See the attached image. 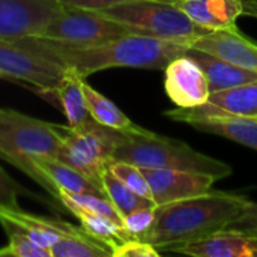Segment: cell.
I'll return each mask as SVG.
<instances>
[{
    "label": "cell",
    "mask_w": 257,
    "mask_h": 257,
    "mask_svg": "<svg viewBox=\"0 0 257 257\" xmlns=\"http://www.w3.org/2000/svg\"><path fill=\"white\" fill-rule=\"evenodd\" d=\"M38 51L59 65L86 77L111 68L166 69L176 57L187 54L190 45L152 36L130 33L93 45H65L42 38H27Z\"/></svg>",
    "instance_id": "cell-1"
},
{
    "label": "cell",
    "mask_w": 257,
    "mask_h": 257,
    "mask_svg": "<svg viewBox=\"0 0 257 257\" xmlns=\"http://www.w3.org/2000/svg\"><path fill=\"white\" fill-rule=\"evenodd\" d=\"M248 199L233 193L209 191L155 206V223L145 242L160 251L227 229L245 209Z\"/></svg>",
    "instance_id": "cell-2"
},
{
    "label": "cell",
    "mask_w": 257,
    "mask_h": 257,
    "mask_svg": "<svg viewBox=\"0 0 257 257\" xmlns=\"http://www.w3.org/2000/svg\"><path fill=\"white\" fill-rule=\"evenodd\" d=\"M113 161L131 163L140 169H170L206 173L217 181L232 175V167L208 157L185 142L160 136L137 126L131 131H117Z\"/></svg>",
    "instance_id": "cell-3"
},
{
    "label": "cell",
    "mask_w": 257,
    "mask_h": 257,
    "mask_svg": "<svg viewBox=\"0 0 257 257\" xmlns=\"http://www.w3.org/2000/svg\"><path fill=\"white\" fill-rule=\"evenodd\" d=\"M62 136L57 123H48L15 110L0 108V158L15 166L38 184L35 161L57 158Z\"/></svg>",
    "instance_id": "cell-4"
},
{
    "label": "cell",
    "mask_w": 257,
    "mask_h": 257,
    "mask_svg": "<svg viewBox=\"0 0 257 257\" xmlns=\"http://www.w3.org/2000/svg\"><path fill=\"white\" fill-rule=\"evenodd\" d=\"M98 12L123 24L131 33L166 41L190 44L209 32L194 24L170 0H125Z\"/></svg>",
    "instance_id": "cell-5"
},
{
    "label": "cell",
    "mask_w": 257,
    "mask_h": 257,
    "mask_svg": "<svg viewBox=\"0 0 257 257\" xmlns=\"http://www.w3.org/2000/svg\"><path fill=\"white\" fill-rule=\"evenodd\" d=\"M62 136V149L57 160L81 172L101 185L102 173L113 161L117 131L98 123L95 119L81 126L57 125Z\"/></svg>",
    "instance_id": "cell-6"
},
{
    "label": "cell",
    "mask_w": 257,
    "mask_h": 257,
    "mask_svg": "<svg viewBox=\"0 0 257 257\" xmlns=\"http://www.w3.org/2000/svg\"><path fill=\"white\" fill-rule=\"evenodd\" d=\"M63 74L65 66L44 56L26 39H0V78L26 83L38 92L56 96Z\"/></svg>",
    "instance_id": "cell-7"
},
{
    "label": "cell",
    "mask_w": 257,
    "mask_h": 257,
    "mask_svg": "<svg viewBox=\"0 0 257 257\" xmlns=\"http://www.w3.org/2000/svg\"><path fill=\"white\" fill-rule=\"evenodd\" d=\"M130 33L128 27L98 11L65 6V9L56 15L45 30L36 38L65 45L83 47L116 39Z\"/></svg>",
    "instance_id": "cell-8"
},
{
    "label": "cell",
    "mask_w": 257,
    "mask_h": 257,
    "mask_svg": "<svg viewBox=\"0 0 257 257\" xmlns=\"http://www.w3.org/2000/svg\"><path fill=\"white\" fill-rule=\"evenodd\" d=\"M178 122H197L223 117H257V80L241 86L209 93V98L197 107H176L164 113Z\"/></svg>",
    "instance_id": "cell-9"
},
{
    "label": "cell",
    "mask_w": 257,
    "mask_h": 257,
    "mask_svg": "<svg viewBox=\"0 0 257 257\" xmlns=\"http://www.w3.org/2000/svg\"><path fill=\"white\" fill-rule=\"evenodd\" d=\"M63 9L60 0H0V39L36 38Z\"/></svg>",
    "instance_id": "cell-10"
},
{
    "label": "cell",
    "mask_w": 257,
    "mask_h": 257,
    "mask_svg": "<svg viewBox=\"0 0 257 257\" xmlns=\"http://www.w3.org/2000/svg\"><path fill=\"white\" fill-rule=\"evenodd\" d=\"M142 172L149 182L152 200L157 206L209 193L217 181L206 173L184 170L142 169Z\"/></svg>",
    "instance_id": "cell-11"
},
{
    "label": "cell",
    "mask_w": 257,
    "mask_h": 257,
    "mask_svg": "<svg viewBox=\"0 0 257 257\" xmlns=\"http://www.w3.org/2000/svg\"><path fill=\"white\" fill-rule=\"evenodd\" d=\"M164 71L166 93L178 107H197L209 98L206 75L191 56L184 54L173 59Z\"/></svg>",
    "instance_id": "cell-12"
},
{
    "label": "cell",
    "mask_w": 257,
    "mask_h": 257,
    "mask_svg": "<svg viewBox=\"0 0 257 257\" xmlns=\"http://www.w3.org/2000/svg\"><path fill=\"white\" fill-rule=\"evenodd\" d=\"M188 45L257 72V42L244 36L235 24L227 29L208 32Z\"/></svg>",
    "instance_id": "cell-13"
},
{
    "label": "cell",
    "mask_w": 257,
    "mask_h": 257,
    "mask_svg": "<svg viewBox=\"0 0 257 257\" xmlns=\"http://www.w3.org/2000/svg\"><path fill=\"white\" fill-rule=\"evenodd\" d=\"M35 167L38 170V185L47 190L51 199L59 203L60 193H90L105 196L102 187L57 158H39L35 161Z\"/></svg>",
    "instance_id": "cell-14"
},
{
    "label": "cell",
    "mask_w": 257,
    "mask_h": 257,
    "mask_svg": "<svg viewBox=\"0 0 257 257\" xmlns=\"http://www.w3.org/2000/svg\"><path fill=\"white\" fill-rule=\"evenodd\" d=\"M161 253L193 257H254V238L224 229L200 239L167 247Z\"/></svg>",
    "instance_id": "cell-15"
},
{
    "label": "cell",
    "mask_w": 257,
    "mask_h": 257,
    "mask_svg": "<svg viewBox=\"0 0 257 257\" xmlns=\"http://www.w3.org/2000/svg\"><path fill=\"white\" fill-rule=\"evenodd\" d=\"M0 224L3 226V229L11 227L27 235L38 245L48 248V250L62 236L77 229V226H72L65 221L27 214L21 208H17V209L0 208Z\"/></svg>",
    "instance_id": "cell-16"
},
{
    "label": "cell",
    "mask_w": 257,
    "mask_h": 257,
    "mask_svg": "<svg viewBox=\"0 0 257 257\" xmlns=\"http://www.w3.org/2000/svg\"><path fill=\"white\" fill-rule=\"evenodd\" d=\"M190 20L209 32L233 26L242 15L241 0H170Z\"/></svg>",
    "instance_id": "cell-17"
},
{
    "label": "cell",
    "mask_w": 257,
    "mask_h": 257,
    "mask_svg": "<svg viewBox=\"0 0 257 257\" xmlns=\"http://www.w3.org/2000/svg\"><path fill=\"white\" fill-rule=\"evenodd\" d=\"M187 54L191 56L203 69L211 93L257 80V72L254 71L241 68L211 53L196 50V48H188Z\"/></svg>",
    "instance_id": "cell-18"
},
{
    "label": "cell",
    "mask_w": 257,
    "mask_h": 257,
    "mask_svg": "<svg viewBox=\"0 0 257 257\" xmlns=\"http://www.w3.org/2000/svg\"><path fill=\"white\" fill-rule=\"evenodd\" d=\"M83 81L84 78L74 69L65 68V74L56 87V98L63 108L69 126H81L93 119L87 108Z\"/></svg>",
    "instance_id": "cell-19"
},
{
    "label": "cell",
    "mask_w": 257,
    "mask_h": 257,
    "mask_svg": "<svg viewBox=\"0 0 257 257\" xmlns=\"http://www.w3.org/2000/svg\"><path fill=\"white\" fill-rule=\"evenodd\" d=\"M193 128L226 137L257 151V117H223L205 119L188 123Z\"/></svg>",
    "instance_id": "cell-20"
},
{
    "label": "cell",
    "mask_w": 257,
    "mask_h": 257,
    "mask_svg": "<svg viewBox=\"0 0 257 257\" xmlns=\"http://www.w3.org/2000/svg\"><path fill=\"white\" fill-rule=\"evenodd\" d=\"M66 209L80 221V226L84 229L86 233H89L92 238H95L101 244L107 245L111 250V253L123 241L131 239V236L126 233V230L123 229L122 224H119L107 217H102L99 214L86 211V209L74 206V205H68Z\"/></svg>",
    "instance_id": "cell-21"
},
{
    "label": "cell",
    "mask_w": 257,
    "mask_h": 257,
    "mask_svg": "<svg viewBox=\"0 0 257 257\" xmlns=\"http://www.w3.org/2000/svg\"><path fill=\"white\" fill-rule=\"evenodd\" d=\"M83 92L86 96L89 113L98 123L119 131H131L139 126L113 101H110L107 96L87 84L86 80L83 81Z\"/></svg>",
    "instance_id": "cell-22"
},
{
    "label": "cell",
    "mask_w": 257,
    "mask_h": 257,
    "mask_svg": "<svg viewBox=\"0 0 257 257\" xmlns=\"http://www.w3.org/2000/svg\"><path fill=\"white\" fill-rule=\"evenodd\" d=\"M50 251L51 257H111V250L86 233L81 226L62 236Z\"/></svg>",
    "instance_id": "cell-23"
},
{
    "label": "cell",
    "mask_w": 257,
    "mask_h": 257,
    "mask_svg": "<svg viewBox=\"0 0 257 257\" xmlns=\"http://www.w3.org/2000/svg\"><path fill=\"white\" fill-rule=\"evenodd\" d=\"M101 185H102V190H104L107 199L113 203V206L117 209V212L122 215V218L140 208L157 206L152 200L145 199V197L139 196L137 193H134L117 176H114L108 169L102 173Z\"/></svg>",
    "instance_id": "cell-24"
},
{
    "label": "cell",
    "mask_w": 257,
    "mask_h": 257,
    "mask_svg": "<svg viewBox=\"0 0 257 257\" xmlns=\"http://www.w3.org/2000/svg\"><path fill=\"white\" fill-rule=\"evenodd\" d=\"M5 232L8 233V244L0 248V257H51L48 248L38 245L27 235L11 227H5Z\"/></svg>",
    "instance_id": "cell-25"
},
{
    "label": "cell",
    "mask_w": 257,
    "mask_h": 257,
    "mask_svg": "<svg viewBox=\"0 0 257 257\" xmlns=\"http://www.w3.org/2000/svg\"><path fill=\"white\" fill-rule=\"evenodd\" d=\"M108 170L114 176H117L126 187H130L134 193H137L139 196H142L145 199L152 200L149 182L140 167H137L131 163H125V161H111L108 166Z\"/></svg>",
    "instance_id": "cell-26"
},
{
    "label": "cell",
    "mask_w": 257,
    "mask_h": 257,
    "mask_svg": "<svg viewBox=\"0 0 257 257\" xmlns=\"http://www.w3.org/2000/svg\"><path fill=\"white\" fill-rule=\"evenodd\" d=\"M155 223V206L140 208L137 211H133L131 214L125 215L122 220L123 229L131 238L145 239V236L149 233Z\"/></svg>",
    "instance_id": "cell-27"
},
{
    "label": "cell",
    "mask_w": 257,
    "mask_h": 257,
    "mask_svg": "<svg viewBox=\"0 0 257 257\" xmlns=\"http://www.w3.org/2000/svg\"><path fill=\"white\" fill-rule=\"evenodd\" d=\"M29 196L30 199H38L39 197L24 187H21L18 182H15L2 167H0V208H9V209H17L20 208L18 205V197L20 196Z\"/></svg>",
    "instance_id": "cell-28"
},
{
    "label": "cell",
    "mask_w": 257,
    "mask_h": 257,
    "mask_svg": "<svg viewBox=\"0 0 257 257\" xmlns=\"http://www.w3.org/2000/svg\"><path fill=\"white\" fill-rule=\"evenodd\" d=\"M161 251L151 245L149 242H145L137 238H131L123 241L120 245H117L111 257H160Z\"/></svg>",
    "instance_id": "cell-29"
},
{
    "label": "cell",
    "mask_w": 257,
    "mask_h": 257,
    "mask_svg": "<svg viewBox=\"0 0 257 257\" xmlns=\"http://www.w3.org/2000/svg\"><path fill=\"white\" fill-rule=\"evenodd\" d=\"M227 229L250 236H257V203L250 200L245 209L242 211V214Z\"/></svg>",
    "instance_id": "cell-30"
},
{
    "label": "cell",
    "mask_w": 257,
    "mask_h": 257,
    "mask_svg": "<svg viewBox=\"0 0 257 257\" xmlns=\"http://www.w3.org/2000/svg\"><path fill=\"white\" fill-rule=\"evenodd\" d=\"M65 6H74L81 9H90V11H101L104 8L117 5L125 0H60Z\"/></svg>",
    "instance_id": "cell-31"
},
{
    "label": "cell",
    "mask_w": 257,
    "mask_h": 257,
    "mask_svg": "<svg viewBox=\"0 0 257 257\" xmlns=\"http://www.w3.org/2000/svg\"><path fill=\"white\" fill-rule=\"evenodd\" d=\"M242 2V15L257 18V0H241Z\"/></svg>",
    "instance_id": "cell-32"
},
{
    "label": "cell",
    "mask_w": 257,
    "mask_h": 257,
    "mask_svg": "<svg viewBox=\"0 0 257 257\" xmlns=\"http://www.w3.org/2000/svg\"><path fill=\"white\" fill-rule=\"evenodd\" d=\"M254 238V257H257V236H253Z\"/></svg>",
    "instance_id": "cell-33"
}]
</instances>
